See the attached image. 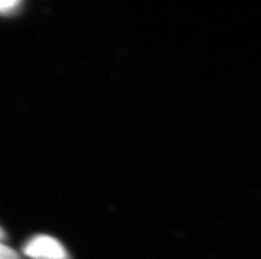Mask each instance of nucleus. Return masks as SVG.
<instances>
[{"label": "nucleus", "mask_w": 261, "mask_h": 259, "mask_svg": "<svg viewBox=\"0 0 261 259\" xmlns=\"http://www.w3.org/2000/svg\"><path fill=\"white\" fill-rule=\"evenodd\" d=\"M31 259H69V254L59 240L45 234L32 237L23 249Z\"/></svg>", "instance_id": "f257e3e1"}, {"label": "nucleus", "mask_w": 261, "mask_h": 259, "mask_svg": "<svg viewBox=\"0 0 261 259\" xmlns=\"http://www.w3.org/2000/svg\"><path fill=\"white\" fill-rule=\"evenodd\" d=\"M0 259H21V256L12 247L7 246L0 241Z\"/></svg>", "instance_id": "7ed1b4c3"}, {"label": "nucleus", "mask_w": 261, "mask_h": 259, "mask_svg": "<svg viewBox=\"0 0 261 259\" xmlns=\"http://www.w3.org/2000/svg\"><path fill=\"white\" fill-rule=\"evenodd\" d=\"M6 238V232H4L3 229H2V226H0V241L4 240Z\"/></svg>", "instance_id": "20e7f679"}, {"label": "nucleus", "mask_w": 261, "mask_h": 259, "mask_svg": "<svg viewBox=\"0 0 261 259\" xmlns=\"http://www.w3.org/2000/svg\"><path fill=\"white\" fill-rule=\"evenodd\" d=\"M21 7L19 0H0V13H12Z\"/></svg>", "instance_id": "f03ea898"}]
</instances>
